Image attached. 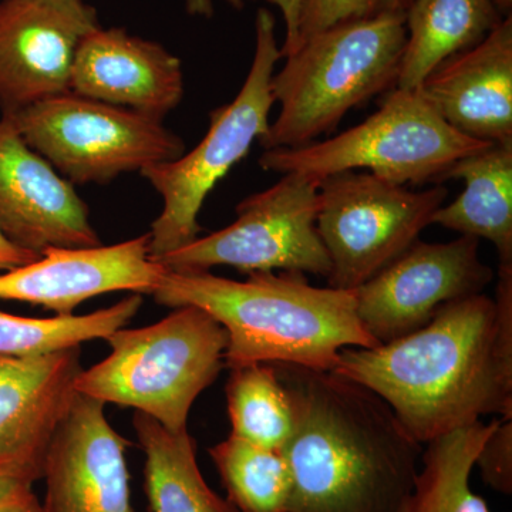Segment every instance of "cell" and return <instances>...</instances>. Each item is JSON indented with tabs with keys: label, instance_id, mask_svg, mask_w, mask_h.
Instances as JSON below:
<instances>
[{
	"label": "cell",
	"instance_id": "obj_1",
	"mask_svg": "<svg viewBox=\"0 0 512 512\" xmlns=\"http://www.w3.org/2000/svg\"><path fill=\"white\" fill-rule=\"evenodd\" d=\"M495 282V298L447 303L410 335L343 348L332 372L382 397L420 444L488 414L512 419V265Z\"/></svg>",
	"mask_w": 512,
	"mask_h": 512
},
{
	"label": "cell",
	"instance_id": "obj_2",
	"mask_svg": "<svg viewBox=\"0 0 512 512\" xmlns=\"http://www.w3.org/2000/svg\"><path fill=\"white\" fill-rule=\"evenodd\" d=\"M274 366L295 413L282 447L292 478L288 512H400L423 444L389 404L333 372Z\"/></svg>",
	"mask_w": 512,
	"mask_h": 512
},
{
	"label": "cell",
	"instance_id": "obj_3",
	"mask_svg": "<svg viewBox=\"0 0 512 512\" xmlns=\"http://www.w3.org/2000/svg\"><path fill=\"white\" fill-rule=\"evenodd\" d=\"M150 296L195 306L228 333L225 366L295 365L332 372L343 348H377L356 313L355 291L316 288L298 272H252L245 281L210 271H170Z\"/></svg>",
	"mask_w": 512,
	"mask_h": 512
},
{
	"label": "cell",
	"instance_id": "obj_4",
	"mask_svg": "<svg viewBox=\"0 0 512 512\" xmlns=\"http://www.w3.org/2000/svg\"><path fill=\"white\" fill-rule=\"evenodd\" d=\"M406 39L404 15H384L303 40L272 77L281 110L259 144L265 150L306 146L333 133L350 110L396 89Z\"/></svg>",
	"mask_w": 512,
	"mask_h": 512
},
{
	"label": "cell",
	"instance_id": "obj_5",
	"mask_svg": "<svg viewBox=\"0 0 512 512\" xmlns=\"http://www.w3.org/2000/svg\"><path fill=\"white\" fill-rule=\"evenodd\" d=\"M111 352L77 377V393L131 407L173 433L188 430L192 404L225 367L228 333L210 313L175 308L146 328H121Z\"/></svg>",
	"mask_w": 512,
	"mask_h": 512
},
{
	"label": "cell",
	"instance_id": "obj_6",
	"mask_svg": "<svg viewBox=\"0 0 512 512\" xmlns=\"http://www.w3.org/2000/svg\"><path fill=\"white\" fill-rule=\"evenodd\" d=\"M490 146L458 133L419 89H393L363 123L323 141L265 150L262 170L322 181L345 171H367L393 184L444 183L461 158Z\"/></svg>",
	"mask_w": 512,
	"mask_h": 512
},
{
	"label": "cell",
	"instance_id": "obj_7",
	"mask_svg": "<svg viewBox=\"0 0 512 512\" xmlns=\"http://www.w3.org/2000/svg\"><path fill=\"white\" fill-rule=\"evenodd\" d=\"M275 28L274 13L259 9L254 59L238 96L212 111L210 128L194 150L141 171L164 201L163 211L148 232L150 255L156 261L198 238V217L208 195L248 156L255 141L268 133L275 103L272 77L282 59Z\"/></svg>",
	"mask_w": 512,
	"mask_h": 512
},
{
	"label": "cell",
	"instance_id": "obj_8",
	"mask_svg": "<svg viewBox=\"0 0 512 512\" xmlns=\"http://www.w3.org/2000/svg\"><path fill=\"white\" fill-rule=\"evenodd\" d=\"M2 116L73 185L110 183L184 156V141L163 121L72 92Z\"/></svg>",
	"mask_w": 512,
	"mask_h": 512
},
{
	"label": "cell",
	"instance_id": "obj_9",
	"mask_svg": "<svg viewBox=\"0 0 512 512\" xmlns=\"http://www.w3.org/2000/svg\"><path fill=\"white\" fill-rule=\"evenodd\" d=\"M448 190L413 191L367 171L323 178L316 228L330 259V288L356 291L419 241Z\"/></svg>",
	"mask_w": 512,
	"mask_h": 512
},
{
	"label": "cell",
	"instance_id": "obj_10",
	"mask_svg": "<svg viewBox=\"0 0 512 512\" xmlns=\"http://www.w3.org/2000/svg\"><path fill=\"white\" fill-rule=\"evenodd\" d=\"M319 181L284 174L239 202L237 220L157 259L170 271L231 266L241 274L285 271L328 278L330 259L316 228Z\"/></svg>",
	"mask_w": 512,
	"mask_h": 512
},
{
	"label": "cell",
	"instance_id": "obj_11",
	"mask_svg": "<svg viewBox=\"0 0 512 512\" xmlns=\"http://www.w3.org/2000/svg\"><path fill=\"white\" fill-rule=\"evenodd\" d=\"M480 239L461 235L446 244L416 241L355 291L360 325L377 345L429 325L447 303L483 293L495 281L478 256Z\"/></svg>",
	"mask_w": 512,
	"mask_h": 512
},
{
	"label": "cell",
	"instance_id": "obj_12",
	"mask_svg": "<svg viewBox=\"0 0 512 512\" xmlns=\"http://www.w3.org/2000/svg\"><path fill=\"white\" fill-rule=\"evenodd\" d=\"M97 28L83 0H0L3 113L69 93L77 49Z\"/></svg>",
	"mask_w": 512,
	"mask_h": 512
},
{
	"label": "cell",
	"instance_id": "obj_13",
	"mask_svg": "<svg viewBox=\"0 0 512 512\" xmlns=\"http://www.w3.org/2000/svg\"><path fill=\"white\" fill-rule=\"evenodd\" d=\"M0 232L40 256L52 248L101 245L74 185L26 144L6 116L0 119Z\"/></svg>",
	"mask_w": 512,
	"mask_h": 512
},
{
	"label": "cell",
	"instance_id": "obj_14",
	"mask_svg": "<svg viewBox=\"0 0 512 512\" xmlns=\"http://www.w3.org/2000/svg\"><path fill=\"white\" fill-rule=\"evenodd\" d=\"M106 404L77 393L47 450L43 512H136L126 450Z\"/></svg>",
	"mask_w": 512,
	"mask_h": 512
},
{
	"label": "cell",
	"instance_id": "obj_15",
	"mask_svg": "<svg viewBox=\"0 0 512 512\" xmlns=\"http://www.w3.org/2000/svg\"><path fill=\"white\" fill-rule=\"evenodd\" d=\"M167 271L151 258L148 234L109 247L52 248L35 262L0 272V299L74 315L77 306L104 293L151 295Z\"/></svg>",
	"mask_w": 512,
	"mask_h": 512
},
{
	"label": "cell",
	"instance_id": "obj_16",
	"mask_svg": "<svg viewBox=\"0 0 512 512\" xmlns=\"http://www.w3.org/2000/svg\"><path fill=\"white\" fill-rule=\"evenodd\" d=\"M82 349L0 357V460L42 480L47 450L74 397Z\"/></svg>",
	"mask_w": 512,
	"mask_h": 512
},
{
	"label": "cell",
	"instance_id": "obj_17",
	"mask_svg": "<svg viewBox=\"0 0 512 512\" xmlns=\"http://www.w3.org/2000/svg\"><path fill=\"white\" fill-rule=\"evenodd\" d=\"M70 92L163 121L183 100V66L156 42L97 28L77 49Z\"/></svg>",
	"mask_w": 512,
	"mask_h": 512
},
{
	"label": "cell",
	"instance_id": "obj_18",
	"mask_svg": "<svg viewBox=\"0 0 512 512\" xmlns=\"http://www.w3.org/2000/svg\"><path fill=\"white\" fill-rule=\"evenodd\" d=\"M420 93L448 126L488 144L512 143V18L441 63Z\"/></svg>",
	"mask_w": 512,
	"mask_h": 512
},
{
	"label": "cell",
	"instance_id": "obj_19",
	"mask_svg": "<svg viewBox=\"0 0 512 512\" xmlns=\"http://www.w3.org/2000/svg\"><path fill=\"white\" fill-rule=\"evenodd\" d=\"M448 180H461L464 191L434 212L431 225L487 239L498 265H512V143L490 144L458 160Z\"/></svg>",
	"mask_w": 512,
	"mask_h": 512
},
{
	"label": "cell",
	"instance_id": "obj_20",
	"mask_svg": "<svg viewBox=\"0 0 512 512\" xmlns=\"http://www.w3.org/2000/svg\"><path fill=\"white\" fill-rule=\"evenodd\" d=\"M503 19L494 0H413L404 15L397 87L419 89L441 63L478 45Z\"/></svg>",
	"mask_w": 512,
	"mask_h": 512
},
{
	"label": "cell",
	"instance_id": "obj_21",
	"mask_svg": "<svg viewBox=\"0 0 512 512\" xmlns=\"http://www.w3.org/2000/svg\"><path fill=\"white\" fill-rule=\"evenodd\" d=\"M133 426L146 454L144 488L151 511L239 512L204 480L188 430L173 433L140 412L134 413Z\"/></svg>",
	"mask_w": 512,
	"mask_h": 512
},
{
	"label": "cell",
	"instance_id": "obj_22",
	"mask_svg": "<svg viewBox=\"0 0 512 512\" xmlns=\"http://www.w3.org/2000/svg\"><path fill=\"white\" fill-rule=\"evenodd\" d=\"M498 420H478L426 443L412 493L400 512H491L487 501L474 493L470 477Z\"/></svg>",
	"mask_w": 512,
	"mask_h": 512
},
{
	"label": "cell",
	"instance_id": "obj_23",
	"mask_svg": "<svg viewBox=\"0 0 512 512\" xmlns=\"http://www.w3.org/2000/svg\"><path fill=\"white\" fill-rule=\"evenodd\" d=\"M229 370L225 393L232 436L256 446L282 450L291 439L295 413L275 366L251 363Z\"/></svg>",
	"mask_w": 512,
	"mask_h": 512
},
{
	"label": "cell",
	"instance_id": "obj_24",
	"mask_svg": "<svg viewBox=\"0 0 512 512\" xmlns=\"http://www.w3.org/2000/svg\"><path fill=\"white\" fill-rule=\"evenodd\" d=\"M143 305V295L133 293L110 308L87 315L26 318L0 311V357L46 355L109 338L126 328Z\"/></svg>",
	"mask_w": 512,
	"mask_h": 512
},
{
	"label": "cell",
	"instance_id": "obj_25",
	"mask_svg": "<svg viewBox=\"0 0 512 512\" xmlns=\"http://www.w3.org/2000/svg\"><path fill=\"white\" fill-rule=\"evenodd\" d=\"M210 456L239 512H288L292 478L282 450L256 446L229 434Z\"/></svg>",
	"mask_w": 512,
	"mask_h": 512
},
{
	"label": "cell",
	"instance_id": "obj_26",
	"mask_svg": "<svg viewBox=\"0 0 512 512\" xmlns=\"http://www.w3.org/2000/svg\"><path fill=\"white\" fill-rule=\"evenodd\" d=\"M412 2L413 0H305L299 25V46L308 37L340 23L375 19L384 15H406Z\"/></svg>",
	"mask_w": 512,
	"mask_h": 512
},
{
	"label": "cell",
	"instance_id": "obj_27",
	"mask_svg": "<svg viewBox=\"0 0 512 512\" xmlns=\"http://www.w3.org/2000/svg\"><path fill=\"white\" fill-rule=\"evenodd\" d=\"M476 466L491 488L501 494L512 493V419L498 420L480 448Z\"/></svg>",
	"mask_w": 512,
	"mask_h": 512
},
{
	"label": "cell",
	"instance_id": "obj_28",
	"mask_svg": "<svg viewBox=\"0 0 512 512\" xmlns=\"http://www.w3.org/2000/svg\"><path fill=\"white\" fill-rule=\"evenodd\" d=\"M268 2L281 10L285 22V40L281 47V55L282 57L291 56L299 47V25H301L305 0H268Z\"/></svg>",
	"mask_w": 512,
	"mask_h": 512
},
{
	"label": "cell",
	"instance_id": "obj_29",
	"mask_svg": "<svg viewBox=\"0 0 512 512\" xmlns=\"http://www.w3.org/2000/svg\"><path fill=\"white\" fill-rule=\"evenodd\" d=\"M36 481L28 471L0 460V501L33 490Z\"/></svg>",
	"mask_w": 512,
	"mask_h": 512
},
{
	"label": "cell",
	"instance_id": "obj_30",
	"mask_svg": "<svg viewBox=\"0 0 512 512\" xmlns=\"http://www.w3.org/2000/svg\"><path fill=\"white\" fill-rule=\"evenodd\" d=\"M40 255L25 249L16 247L9 241L5 235L0 232V272L10 271V269L19 268V266L28 265L35 262Z\"/></svg>",
	"mask_w": 512,
	"mask_h": 512
},
{
	"label": "cell",
	"instance_id": "obj_31",
	"mask_svg": "<svg viewBox=\"0 0 512 512\" xmlns=\"http://www.w3.org/2000/svg\"><path fill=\"white\" fill-rule=\"evenodd\" d=\"M0 512H43L42 501L33 490L25 491L0 501Z\"/></svg>",
	"mask_w": 512,
	"mask_h": 512
},
{
	"label": "cell",
	"instance_id": "obj_32",
	"mask_svg": "<svg viewBox=\"0 0 512 512\" xmlns=\"http://www.w3.org/2000/svg\"><path fill=\"white\" fill-rule=\"evenodd\" d=\"M232 8L241 10L245 8L248 0H227ZM185 10L191 16H201L210 19L214 16L215 0H184Z\"/></svg>",
	"mask_w": 512,
	"mask_h": 512
},
{
	"label": "cell",
	"instance_id": "obj_33",
	"mask_svg": "<svg viewBox=\"0 0 512 512\" xmlns=\"http://www.w3.org/2000/svg\"><path fill=\"white\" fill-rule=\"evenodd\" d=\"M495 6H497L498 12L507 18V16L511 15L512 10V0H494Z\"/></svg>",
	"mask_w": 512,
	"mask_h": 512
}]
</instances>
